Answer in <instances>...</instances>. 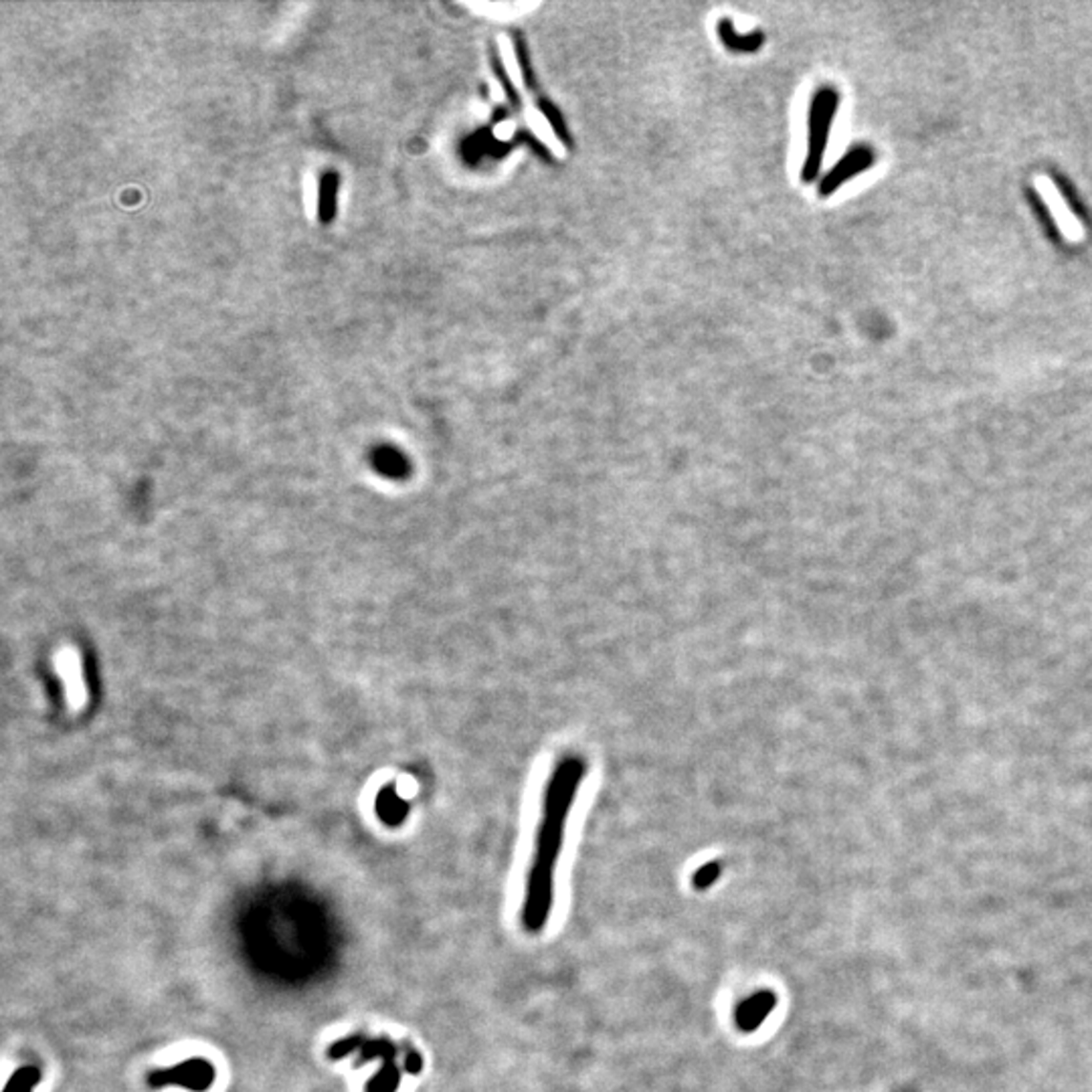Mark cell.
I'll return each mask as SVG.
<instances>
[{"label":"cell","mask_w":1092,"mask_h":1092,"mask_svg":"<svg viewBox=\"0 0 1092 1092\" xmlns=\"http://www.w3.org/2000/svg\"><path fill=\"white\" fill-rule=\"evenodd\" d=\"M585 777V763L578 757L560 759L546 783L542 799V817L535 840V856L526 878V894L522 904V925L526 931L538 933L544 929L555 904L556 864L565 838L567 819L575 804L577 789Z\"/></svg>","instance_id":"obj_1"},{"label":"cell","mask_w":1092,"mask_h":1092,"mask_svg":"<svg viewBox=\"0 0 1092 1092\" xmlns=\"http://www.w3.org/2000/svg\"><path fill=\"white\" fill-rule=\"evenodd\" d=\"M838 104L840 95L831 88L817 90L811 97L808 116V155L804 168H801V180L804 182H813L819 175Z\"/></svg>","instance_id":"obj_2"},{"label":"cell","mask_w":1092,"mask_h":1092,"mask_svg":"<svg viewBox=\"0 0 1092 1092\" xmlns=\"http://www.w3.org/2000/svg\"><path fill=\"white\" fill-rule=\"evenodd\" d=\"M872 160H874V157L868 148L850 150L848 155L824 177L822 184H819V195L830 197L835 189H840V186L844 182H848L851 177L860 175V173H864L866 168L872 166Z\"/></svg>","instance_id":"obj_3"},{"label":"cell","mask_w":1092,"mask_h":1092,"mask_svg":"<svg viewBox=\"0 0 1092 1092\" xmlns=\"http://www.w3.org/2000/svg\"><path fill=\"white\" fill-rule=\"evenodd\" d=\"M1038 189H1040V193H1042L1044 200L1048 202V207H1050V211L1054 213L1058 223H1060L1062 231H1064L1068 237L1079 239V237L1082 235V227H1081V223H1079V219L1074 217V213L1070 211V207L1066 204L1062 193L1058 191V186H1056L1050 178L1040 177V178H1038Z\"/></svg>","instance_id":"obj_4"},{"label":"cell","mask_w":1092,"mask_h":1092,"mask_svg":"<svg viewBox=\"0 0 1092 1092\" xmlns=\"http://www.w3.org/2000/svg\"><path fill=\"white\" fill-rule=\"evenodd\" d=\"M57 672L61 674L67 690V701L72 706H81L85 703V686H83V674L79 656L72 647H65L57 654Z\"/></svg>","instance_id":"obj_5"},{"label":"cell","mask_w":1092,"mask_h":1092,"mask_svg":"<svg viewBox=\"0 0 1092 1092\" xmlns=\"http://www.w3.org/2000/svg\"><path fill=\"white\" fill-rule=\"evenodd\" d=\"M775 1003H777V999L771 992H761V994H755L753 998L745 999L737 1008L739 1028L746 1030V1032L759 1028L761 1023L765 1021V1018L773 1012Z\"/></svg>","instance_id":"obj_6"},{"label":"cell","mask_w":1092,"mask_h":1092,"mask_svg":"<svg viewBox=\"0 0 1092 1092\" xmlns=\"http://www.w3.org/2000/svg\"><path fill=\"white\" fill-rule=\"evenodd\" d=\"M716 29H719L723 45L732 53H755L765 43V35L761 31H750L746 35H741L730 19H721Z\"/></svg>","instance_id":"obj_7"},{"label":"cell","mask_w":1092,"mask_h":1092,"mask_svg":"<svg viewBox=\"0 0 1092 1092\" xmlns=\"http://www.w3.org/2000/svg\"><path fill=\"white\" fill-rule=\"evenodd\" d=\"M336 191L338 175L334 170L322 173L320 177V197H318V219L322 225H330L336 215Z\"/></svg>","instance_id":"obj_8"},{"label":"cell","mask_w":1092,"mask_h":1092,"mask_svg":"<svg viewBox=\"0 0 1092 1092\" xmlns=\"http://www.w3.org/2000/svg\"><path fill=\"white\" fill-rule=\"evenodd\" d=\"M536 106H538L540 114L546 117V122L551 124V128H553L556 138H558L562 144H565L567 148H573V136H571V132H569L567 119L562 117L560 110L553 104V101H551L549 97H538V99H536Z\"/></svg>","instance_id":"obj_9"},{"label":"cell","mask_w":1092,"mask_h":1092,"mask_svg":"<svg viewBox=\"0 0 1092 1092\" xmlns=\"http://www.w3.org/2000/svg\"><path fill=\"white\" fill-rule=\"evenodd\" d=\"M488 53H490V63H492V72H494V75H496V77H498V81H500V85H502V90H504V94H506V97H508V101H510V104H512V108H514V110H520V108H522V101H520V94H518V90H516V88H514V83H512V79H510V75H508V72H506V67H504V61H502V57H500V53H498V49H496V45H490V49H488Z\"/></svg>","instance_id":"obj_10"},{"label":"cell","mask_w":1092,"mask_h":1092,"mask_svg":"<svg viewBox=\"0 0 1092 1092\" xmlns=\"http://www.w3.org/2000/svg\"><path fill=\"white\" fill-rule=\"evenodd\" d=\"M512 43H514V53H516V61L520 67V74L522 79L526 83V88L531 90L533 94L538 90V83H536V74H535V67L531 61V51H528V45L524 41V37L520 35L518 31L512 32Z\"/></svg>","instance_id":"obj_11"},{"label":"cell","mask_w":1092,"mask_h":1092,"mask_svg":"<svg viewBox=\"0 0 1092 1092\" xmlns=\"http://www.w3.org/2000/svg\"><path fill=\"white\" fill-rule=\"evenodd\" d=\"M719 874H721V866H719V864H716V862L704 864V866L694 874V886H696V889L704 891V889H708L710 884H714L716 880H719Z\"/></svg>","instance_id":"obj_12"}]
</instances>
